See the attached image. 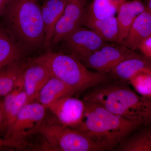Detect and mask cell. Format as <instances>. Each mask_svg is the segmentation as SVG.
Returning <instances> with one entry per match:
<instances>
[{
	"label": "cell",
	"instance_id": "1",
	"mask_svg": "<svg viewBox=\"0 0 151 151\" xmlns=\"http://www.w3.org/2000/svg\"><path fill=\"white\" fill-rule=\"evenodd\" d=\"M84 118L76 129L86 135L103 150H111L144 125L124 119L97 103L84 101Z\"/></svg>",
	"mask_w": 151,
	"mask_h": 151
},
{
	"label": "cell",
	"instance_id": "2",
	"mask_svg": "<svg viewBox=\"0 0 151 151\" xmlns=\"http://www.w3.org/2000/svg\"><path fill=\"white\" fill-rule=\"evenodd\" d=\"M2 23L26 52L44 45V27L39 0H11L1 17Z\"/></svg>",
	"mask_w": 151,
	"mask_h": 151
},
{
	"label": "cell",
	"instance_id": "3",
	"mask_svg": "<svg viewBox=\"0 0 151 151\" xmlns=\"http://www.w3.org/2000/svg\"><path fill=\"white\" fill-rule=\"evenodd\" d=\"M83 100L97 103L114 114L144 126L151 124V98L143 97L125 85L100 84L87 93Z\"/></svg>",
	"mask_w": 151,
	"mask_h": 151
},
{
	"label": "cell",
	"instance_id": "4",
	"mask_svg": "<svg viewBox=\"0 0 151 151\" xmlns=\"http://www.w3.org/2000/svg\"><path fill=\"white\" fill-rule=\"evenodd\" d=\"M35 59L44 64L52 76L64 82L77 92L107 82V73L89 69L70 54L47 52Z\"/></svg>",
	"mask_w": 151,
	"mask_h": 151
},
{
	"label": "cell",
	"instance_id": "5",
	"mask_svg": "<svg viewBox=\"0 0 151 151\" xmlns=\"http://www.w3.org/2000/svg\"><path fill=\"white\" fill-rule=\"evenodd\" d=\"M38 133L44 139L45 150L59 151H103L78 130L66 127L56 119H45Z\"/></svg>",
	"mask_w": 151,
	"mask_h": 151
},
{
	"label": "cell",
	"instance_id": "6",
	"mask_svg": "<svg viewBox=\"0 0 151 151\" xmlns=\"http://www.w3.org/2000/svg\"><path fill=\"white\" fill-rule=\"evenodd\" d=\"M47 109L36 100L29 102L20 111L4 138L25 147L26 139L38 133L45 119Z\"/></svg>",
	"mask_w": 151,
	"mask_h": 151
},
{
	"label": "cell",
	"instance_id": "7",
	"mask_svg": "<svg viewBox=\"0 0 151 151\" xmlns=\"http://www.w3.org/2000/svg\"><path fill=\"white\" fill-rule=\"evenodd\" d=\"M87 0H66V5L55 27L51 45H55L76 30L84 27Z\"/></svg>",
	"mask_w": 151,
	"mask_h": 151
},
{
	"label": "cell",
	"instance_id": "8",
	"mask_svg": "<svg viewBox=\"0 0 151 151\" xmlns=\"http://www.w3.org/2000/svg\"><path fill=\"white\" fill-rule=\"evenodd\" d=\"M134 52V51L122 45L116 46L108 44L81 62L90 70L108 73L120 62Z\"/></svg>",
	"mask_w": 151,
	"mask_h": 151
},
{
	"label": "cell",
	"instance_id": "9",
	"mask_svg": "<svg viewBox=\"0 0 151 151\" xmlns=\"http://www.w3.org/2000/svg\"><path fill=\"white\" fill-rule=\"evenodd\" d=\"M62 42L69 54L80 61L108 44L92 30L84 26L68 36Z\"/></svg>",
	"mask_w": 151,
	"mask_h": 151
},
{
	"label": "cell",
	"instance_id": "10",
	"mask_svg": "<svg viewBox=\"0 0 151 151\" xmlns=\"http://www.w3.org/2000/svg\"><path fill=\"white\" fill-rule=\"evenodd\" d=\"M85 107L84 100L71 96L57 100L50 105L47 109L63 125L76 129L83 120Z\"/></svg>",
	"mask_w": 151,
	"mask_h": 151
},
{
	"label": "cell",
	"instance_id": "11",
	"mask_svg": "<svg viewBox=\"0 0 151 151\" xmlns=\"http://www.w3.org/2000/svg\"><path fill=\"white\" fill-rule=\"evenodd\" d=\"M51 76L47 68L35 58L26 62L20 79L30 102L35 100L38 93Z\"/></svg>",
	"mask_w": 151,
	"mask_h": 151
},
{
	"label": "cell",
	"instance_id": "12",
	"mask_svg": "<svg viewBox=\"0 0 151 151\" xmlns=\"http://www.w3.org/2000/svg\"><path fill=\"white\" fill-rule=\"evenodd\" d=\"M146 9V6L141 0H127L122 3L119 7L116 17L118 26L116 43L121 45L122 43L135 19Z\"/></svg>",
	"mask_w": 151,
	"mask_h": 151
},
{
	"label": "cell",
	"instance_id": "13",
	"mask_svg": "<svg viewBox=\"0 0 151 151\" xmlns=\"http://www.w3.org/2000/svg\"><path fill=\"white\" fill-rule=\"evenodd\" d=\"M151 36V12L147 8L137 17L127 37L121 45L134 51L141 43Z\"/></svg>",
	"mask_w": 151,
	"mask_h": 151
},
{
	"label": "cell",
	"instance_id": "14",
	"mask_svg": "<svg viewBox=\"0 0 151 151\" xmlns=\"http://www.w3.org/2000/svg\"><path fill=\"white\" fill-rule=\"evenodd\" d=\"M27 53L0 23V70L23 60Z\"/></svg>",
	"mask_w": 151,
	"mask_h": 151
},
{
	"label": "cell",
	"instance_id": "15",
	"mask_svg": "<svg viewBox=\"0 0 151 151\" xmlns=\"http://www.w3.org/2000/svg\"><path fill=\"white\" fill-rule=\"evenodd\" d=\"M66 3V0H44L41 6L45 34L44 48L51 45L55 25L64 10Z\"/></svg>",
	"mask_w": 151,
	"mask_h": 151
},
{
	"label": "cell",
	"instance_id": "16",
	"mask_svg": "<svg viewBox=\"0 0 151 151\" xmlns=\"http://www.w3.org/2000/svg\"><path fill=\"white\" fill-rule=\"evenodd\" d=\"M76 92L62 81L51 76L38 93L35 100L47 109L57 100L72 96Z\"/></svg>",
	"mask_w": 151,
	"mask_h": 151
},
{
	"label": "cell",
	"instance_id": "17",
	"mask_svg": "<svg viewBox=\"0 0 151 151\" xmlns=\"http://www.w3.org/2000/svg\"><path fill=\"white\" fill-rule=\"evenodd\" d=\"M148 69H151V64L147 58L135 52L120 62L108 73L114 78L129 81L138 72Z\"/></svg>",
	"mask_w": 151,
	"mask_h": 151
},
{
	"label": "cell",
	"instance_id": "18",
	"mask_svg": "<svg viewBox=\"0 0 151 151\" xmlns=\"http://www.w3.org/2000/svg\"><path fill=\"white\" fill-rule=\"evenodd\" d=\"M29 102L20 79L19 82L17 87L3 98L6 129V132L13 123L20 111Z\"/></svg>",
	"mask_w": 151,
	"mask_h": 151
},
{
	"label": "cell",
	"instance_id": "19",
	"mask_svg": "<svg viewBox=\"0 0 151 151\" xmlns=\"http://www.w3.org/2000/svg\"><path fill=\"white\" fill-rule=\"evenodd\" d=\"M84 27L92 30L106 42H116L118 26L115 16L105 18H93L86 16Z\"/></svg>",
	"mask_w": 151,
	"mask_h": 151
},
{
	"label": "cell",
	"instance_id": "20",
	"mask_svg": "<svg viewBox=\"0 0 151 151\" xmlns=\"http://www.w3.org/2000/svg\"><path fill=\"white\" fill-rule=\"evenodd\" d=\"M122 151H151V124L133 132L119 146Z\"/></svg>",
	"mask_w": 151,
	"mask_h": 151
},
{
	"label": "cell",
	"instance_id": "21",
	"mask_svg": "<svg viewBox=\"0 0 151 151\" xmlns=\"http://www.w3.org/2000/svg\"><path fill=\"white\" fill-rule=\"evenodd\" d=\"M25 63L22 60L0 70V99H3L18 85Z\"/></svg>",
	"mask_w": 151,
	"mask_h": 151
},
{
	"label": "cell",
	"instance_id": "22",
	"mask_svg": "<svg viewBox=\"0 0 151 151\" xmlns=\"http://www.w3.org/2000/svg\"><path fill=\"white\" fill-rule=\"evenodd\" d=\"M127 0H93L86 8V16L102 19L115 16L121 4Z\"/></svg>",
	"mask_w": 151,
	"mask_h": 151
},
{
	"label": "cell",
	"instance_id": "23",
	"mask_svg": "<svg viewBox=\"0 0 151 151\" xmlns=\"http://www.w3.org/2000/svg\"><path fill=\"white\" fill-rule=\"evenodd\" d=\"M129 81L138 94L151 98V69L139 71Z\"/></svg>",
	"mask_w": 151,
	"mask_h": 151
},
{
	"label": "cell",
	"instance_id": "24",
	"mask_svg": "<svg viewBox=\"0 0 151 151\" xmlns=\"http://www.w3.org/2000/svg\"><path fill=\"white\" fill-rule=\"evenodd\" d=\"M138 49L140 50L144 56L151 58V36L143 41Z\"/></svg>",
	"mask_w": 151,
	"mask_h": 151
},
{
	"label": "cell",
	"instance_id": "25",
	"mask_svg": "<svg viewBox=\"0 0 151 151\" xmlns=\"http://www.w3.org/2000/svg\"><path fill=\"white\" fill-rule=\"evenodd\" d=\"M5 117L3 106V99H0V137L4 136L6 132Z\"/></svg>",
	"mask_w": 151,
	"mask_h": 151
},
{
	"label": "cell",
	"instance_id": "26",
	"mask_svg": "<svg viewBox=\"0 0 151 151\" xmlns=\"http://www.w3.org/2000/svg\"><path fill=\"white\" fill-rule=\"evenodd\" d=\"M11 147L17 149H21L22 146L18 143L8 139L0 137V147Z\"/></svg>",
	"mask_w": 151,
	"mask_h": 151
},
{
	"label": "cell",
	"instance_id": "27",
	"mask_svg": "<svg viewBox=\"0 0 151 151\" xmlns=\"http://www.w3.org/2000/svg\"><path fill=\"white\" fill-rule=\"evenodd\" d=\"M11 0H0V17L5 11Z\"/></svg>",
	"mask_w": 151,
	"mask_h": 151
},
{
	"label": "cell",
	"instance_id": "28",
	"mask_svg": "<svg viewBox=\"0 0 151 151\" xmlns=\"http://www.w3.org/2000/svg\"><path fill=\"white\" fill-rule=\"evenodd\" d=\"M146 6V8L151 12V0H148Z\"/></svg>",
	"mask_w": 151,
	"mask_h": 151
},
{
	"label": "cell",
	"instance_id": "29",
	"mask_svg": "<svg viewBox=\"0 0 151 151\" xmlns=\"http://www.w3.org/2000/svg\"><path fill=\"white\" fill-rule=\"evenodd\" d=\"M147 58V59L149 61H150V63L151 64V58Z\"/></svg>",
	"mask_w": 151,
	"mask_h": 151
},
{
	"label": "cell",
	"instance_id": "30",
	"mask_svg": "<svg viewBox=\"0 0 151 151\" xmlns=\"http://www.w3.org/2000/svg\"><path fill=\"white\" fill-rule=\"evenodd\" d=\"M42 1H44V0H42Z\"/></svg>",
	"mask_w": 151,
	"mask_h": 151
}]
</instances>
